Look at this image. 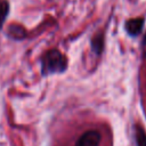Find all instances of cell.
Here are the masks:
<instances>
[{
    "label": "cell",
    "instance_id": "cell-3",
    "mask_svg": "<svg viewBox=\"0 0 146 146\" xmlns=\"http://www.w3.org/2000/svg\"><path fill=\"white\" fill-rule=\"evenodd\" d=\"M143 26H144V18H141V17L129 19L125 22V30L132 36L138 35L141 32Z\"/></svg>",
    "mask_w": 146,
    "mask_h": 146
},
{
    "label": "cell",
    "instance_id": "cell-6",
    "mask_svg": "<svg viewBox=\"0 0 146 146\" xmlns=\"http://www.w3.org/2000/svg\"><path fill=\"white\" fill-rule=\"evenodd\" d=\"M9 33H10L11 38H15V39H22L25 35V32L21 26H11Z\"/></svg>",
    "mask_w": 146,
    "mask_h": 146
},
{
    "label": "cell",
    "instance_id": "cell-7",
    "mask_svg": "<svg viewBox=\"0 0 146 146\" xmlns=\"http://www.w3.org/2000/svg\"><path fill=\"white\" fill-rule=\"evenodd\" d=\"M141 54H143V57L146 59V35L144 36V40L141 43Z\"/></svg>",
    "mask_w": 146,
    "mask_h": 146
},
{
    "label": "cell",
    "instance_id": "cell-2",
    "mask_svg": "<svg viewBox=\"0 0 146 146\" xmlns=\"http://www.w3.org/2000/svg\"><path fill=\"white\" fill-rule=\"evenodd\" d=\"M100 133L96 130H88L80 136L74 146H99Z\"/></svg>",
    "mask_w": 146,
    "mask_h": 146
},
{
    "label": "cell",
    "instance_id": "cell-1",
    "mask_svg": "<svg viewBox=\"0 0 146 146\" xmlns=\"http://www.w3.org/2000/svg\"><path fill=\"white\" fill-rule=\"evenodd\" d=\"M66 57L57 49H51L47 51L41 59V71L43 75L62 73L66 70Z\"/></svg>",
    "mask_w": 146,
    "mask_h": 146
},
{
    "label": "cell",
    "instance_id": "cell-5",
    "mask_svg": "<svg viewBox=\"0 0 146 146\" xmlns=\"http://www.w3.org/2000/svg\"><path fill=\"white\" fill-rule=\"evenodd\" d=\"M8 10H9V5L7 0H0V29L2 27L6 17L8 15Z\"/></svg>",
    "mask_w": 146,
    "mask_h": 146
},
{
    "label": "cell",
    "instance_id": "cell-4",
    "mask_svg": "<svg viewBox=\"0 0 146 146\" xmlns=\"http://www.w3.org/2000/svg\"><path fill=\"white\" fill-rule=\"evenodd\" d=\"M135 135L137 146H146V132L140 125L135 127Z\"/></svg>",
    "mask_w": 146,
    "mask_h": 146
}]
</instances>
